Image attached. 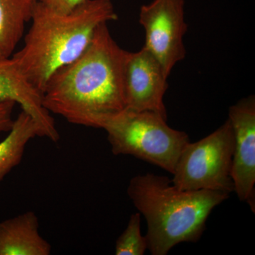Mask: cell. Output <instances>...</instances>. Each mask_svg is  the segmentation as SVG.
Wrapping results in <instances>:
<instances>
[{"label": "cell", "instance_id": "2", "mask_svg": "<svg viewBox=\"0 0 255 255\" xmlns=\"http://www.w3.org/2000/svg\"><path fill=\"white\" fill-rule=\"evenodd\" d=\"M117 19L111 0H85L68 13L37 1L23 48L11 57L43 95L50 77L86 49L97 28Z\"/></svg>", "mask_w": 255, "mask_h": 255}, {"label": "cell", "instance_id": "14", "mask_svg": "<svg viewBox=\"0 0 255 255\" xmlns=\"http://www.w3.org/2000/svg\"><path fill=\"white\" fill-rule=\"evenodd\" d=\"M15 105L16 103L11 100L0 102V132L11 130L14 123L12 113Z\"/></svg>", "mask_w": 255, "mask_h": 255}, {"label": "cell", "instance_id": "4", "mask_svg": "<svg viewBox=\"0 0 255 255\" xmlns=\"http://www.w3.org/2000/svg\"><path fill=\"white\" fill-rule=\"evenodd\" d=\"M102 128L114 155L134 156L173 174L183 149L189 142L185 132L172 128L167 119L152 112H123Z\"/></svg>", "mask_w": 255, "mask_h": 255}, {"label": "cell", "instance_id": "11", "mask_svg": "<svg viewBox=\"0 0 255 255\" xmlns=\"http://www.w3.org/2000/svg\"><path fill=\"white\" fill-rule=\"evenodd\" d=\"M36 2V0H0V60L14 54Z\"/></svg>", "mask_w": 255, "mask_h": 255}, {"label": "cell", "instance_id": "9", "mask_svg": "<svg viewBox=\"0 0 255 255\" xmlns=\"http://www.w3.org/2000/svg\"><path fill=\"white\" fill-rule=\"evenodd\" d=\"M14 101L38 124L43 137L57 142L59 132L54 119L43 105V95L23 76L12 57L0 60V102Z\"/></svg>", "mask_w": 255, "mask_h": 255}, {"label": "cell", "instance_id": "12", "mask_svg": "<svg viewBox=\"0 0 255 255\" xmlns=\"http://www.w3.org/2000/svg\"><path fill=\"white\" fill-rule=\"evenodd\" d=\"M36 137H43L41 128L29 114L21 111L7 136L0 142V182L20 164L28 142Z\"/></svg>", "mask_w": 255, "mask_h": 255}, {"label": "cell", "instance_id": "3", "mask_svg": "<svg viewBox=\"0 0 255 255\" xmlns=\"http://www.w3.org/2000/svg\"><path fill=\"white\" fill-rule=\"evenodd\" d=\"M127 193L147 221L145 238L152 255L199 241L212 210L229 197L218 191L179 190L168 177L150 173L132 178Z\"/></svg>", "mask_w": 255, "mask_h": 255}, {"label": "cell", "instance_id": "13", "mask_svg": "<svg viewBox=\"0 0 255 255\" xmlns=\"http://www.w3.org/2000/svg\"><path fill=\"white\" fill-rule=\"evenodd\" d=\"M147 249V240L140 232V214H132L127 228L116 242L115 254L142 255Z\"/></svg>", "mask_w": 255, "mask_h": 255}, {"label": "cell", "instance_id": "7", "mask_svg": "<svg viewBox=\"0 0 255 255\" xmlns=\"http://www.w3.org/2000/svg\"><path fill=\"white\" fill-rule=\"evenodd\" d=\"M167 79L161 64L145 47L128 52L124 69L126 110L155 112L167 119L163 98Z\"/></svg>", "mask_w": 255, "mask_h": 255}, {"label": "cell", "instance_id": "10", "mask_svg": "<svg viewBox=\"0 0 255 255\" xmlns=\"http://www.w3.org/2000/svg\"><path fill=\"white\" fill-rule=\"evenodd\" d=\"M52 246L39 233V221L27 211L0 223V255H49Z\"/></svg>", "mask_w": 255, "mask_h": 255}, {"label": "cell", "instance_id": "5", "mask_svg": "<svg viewBox=\"0 0 255 255\" xmlns=\"http://www.w3.org/2000/svg\"><path fill=\"white\" fill-rule=\"evenodd\" d=\"M235 140L228 120L217 130L183 149L174 172L172 184L182 191L211 190L230 194Z\"/></svg>", "mask_w": 255, "mask_h": 255}, {"label": "cell", "instance_id": "6", "mask_svg": "<svg viewBox=\"0 0 255 255\" xmlns=\"http://www.w3.org/2000/svg\"><path fill=\"white\" fill-rule=\"evenodd\" d=\"M184 0H153L142 5L139 22L145 32V48L155 57L169 77L176 64L184 60Z\"/></svg>", "mask_w": 255, "mask_h": 255}, {"label": "cell", "instance_id": "8", "mask_svg": "<svg viewBox=\"0 0 255 255\" xmlns=\"http://www.w3.org/2000/svg\"><path fill=\"white\" fill-rule=\"evenodd\" d=\"M234 135L231 178L234 191L241 201H246L255 212V99L250 96L229 109Z\"/></svg>", "mask_w": 255, "mask_h": 255}, {"label": "cell", "instance_id": "1", "mask_svg": "<svg viewBox=\"0 0 255 255\" xmlns=\"http://www.w3.org/2000/svg\"><path fill=\"white\" fill-rule=\"evenodd\" d=\"M128 53L114 41L107 23L101 24L86 49L50 77L43 92L45 108L69 123L102 128L127 107Z\"/></svg>", "mask_w": 255, "mask_h": 255}, {"label": "cell", "instance_id": "15", "mask_svg": "<svg viewBox=\"0 0 255 255\" xmlns=\"http://www.w3.org/2000/svg\"><path fill=\"white\" fill-rule=\"evenodd\" d=\"M60 13L70 12L85 0H36Z\"/></svg>", "mask_w": 255, "mask_h": 255}]
</instances>
